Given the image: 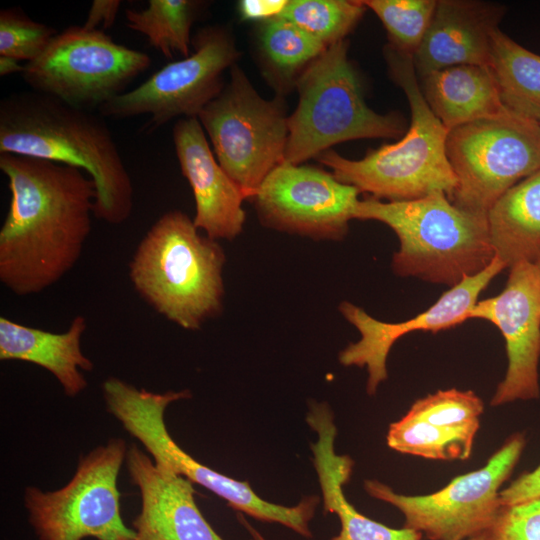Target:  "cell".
<instances>
[{"mask_svg": "<svg viewBox=\"0 0 540 540\" xmlns=\"http://www.w3.org/2000/svg\"><path fill=\"white\" fill-rule=\"evenodd\" d=\"M345 39L328 47L301 75L298 104L289 115L285 162L298 165L335 144L366 138H398L404 122L367 106L347 55Z\"/></svg>", "mask_w": 540, "mask_h": 540, "instance_id": "52a82bcc", "label": "cell"}, {"mask_svg": "<svg viewBox=\"0 0 540 540\" xmlns=\"http://www.w3.org/2000/svg\"><path fill=\"white\" fill-rule=\"evenodd\" d=\"M256 49L266 82L277 96L285 97L327 48L288 20L277 17L258 23Z\"/></svg>", "mask_w": 540, "mask_h": 540, "instance_id": "cb8c5ba5", "label": "cell"}, {"mask_svg": "<svg viewBox=\"0 0 540 540\" xmlns=\"http://www.w3.org/2000/svg\"><path fill=\"white\" fill-rule=\"evenodd\" d=\"M486 216L495 256L506 268L540 264V170L508 189Z\"/></svg>", "mask_w": 540, "mask_h": 540, "instance_id": "603a6c76", "label": "cell"}, {"mask_svg": "<svg viewBox=\"0 0 540 540\" xmlns=\"http://www.w3.org/2000/svg\"><path fill=\"white\" fill-rule=\"evenodd\" d=\"M487 533L491 540H540V497L502 506Z\"/></svg>", "mask_w": 540, "mask_h": 540, "instance_id": "1f68e13d", "label": "cell"}, {"mask_svg": "<svg viewBox=\"0 0 540 540\" xmlns=\"http://www.w3.org/2000/svg\"><path fill=\"white\" fill-rule=\"evenodd\" d=\"M125 462L141 497L134 540H224L198 508L190 480L157 466L135 443Z\"/></svg>", "mask_w": 540, "mask_h": 540, "instance_id": "e0dca14e", "label": "cell"}, {"mask_svg": "<svg viewBox=\"0 0 540 540\" xmlns=\"http://www.w3.org/2000/svg\"><path fill=\"white\" fill-rule=\"evenodd\" d=\"M516 433L480 469L455 477L444 488L427 495H403L377 480H365L373 498L397 508L403 527L429 540H467L487 532L502 508L500 488L509 478L525 447Z\"/></svg>", "mask_w": 540, "mask_h": 540, "instance_id": "7c38bea8", "label": "cell"}, {"mask_svg": "<svg viewBox=\"0 0 540 540\" xmlns=\"http://www.w3.org/2000/svg\"><path fill=\"white\" fill-rule=\"evenodd\" d=\"M505 264L497 257L481 272L451 287L428 309L406 321H379L362 308L343 301L339 311L357 328L361 338L350 343L338 356L343 366L366 367V390L374 395L380 383L387 379L386 360L393 344L402 336L417 330L436 333L457 326L468 319L480 293L497 276Z\"/></svg>", "mask_w": 540, "mask_h": 540, "instance_id": "2e32d148", "label": "cell"}, {"mask_svg": "<svg viewBox=\"0 0 540 540\" xmlns=\"http://www.w3.org/2000/svg\"><path fill=\"white\" fill-rule=\"evenodd\" d=\"M120 6V0L92 1L86 21L82 26L88 30L105 32L115 23Z\"/></svg>", "mask_w": 540, "mask_h": 540, "instance_id": "e575fe53", "label": "cell"}, {"mask_svg": "<svg viewBox=\"0 0 540 540\" xmlns=\"http://www.w3.org/2000/svg\"><path fill=\"white\" fill-rule=\"evenodd\" d=\"M354 219L376 220L397 235L392 270L451 287L484 270L495 258L487 216L455 206L444 192L408 201L359 200Z\"/></svg>", "mask_w": 540, "mask_h": 540, "instance_id": "5b68a950", "label": "cell"}, {"mask_svg": "<svg viewBox=\"0 0 540 540\" xmlns=\"http://www.w3.org/2000/svg\"><path fill=\"white\" fill-rule=\"evenodd\" d=\"M384 25L389 45L413 56L432 20L435 0H361Z\"/></svg>", "mask_w": 540, "mask_h": 540, "instance_id": "f1b7e54d", "label": "cell"}, {"mask_svg": "<svg viewBox=\"0 0 540 540\" xmlns=\"http://www.w3.org/2000/svg\"><path fill=\"white\" fill-rule=\"evenodd\" d=\"M57 34L55 28L31 19L21 8L0 11V56L31 62Z\"/></svg>", "mask_w": 540, "mask_h": 540, "instance_id": "f546056e", "label": "cell"}, {"mask_svg": "<svg viewBox=\"0 0 540 540\" xmlns=\"http://www.w3.org/2000/svg\"><path fill=\"white\" fill-rule=\"evenodd\" d=\"M86 318L77 315L69 328L54 333L0 317V360H18L50 372L68 397H76L88 385L81 370L90 372L93 362L81 350Z\"/></svg>", "mask_w": 540, "mask_h": 540, "instance_id": "44dd1931", "label": "cell"}, {"mask_svg": "<svg viewBox=\"0 0 540 540\" xmlns=\"http://www.w3.org/2000/svg\"><path fill=\"white\" fill-rule=\"evenodd\" d=\"M306 421L317 434V441L310 446L324 511L337 515L340 521V532L330 540H421L420 532L386 526L361 514L347 500L343 486L350 480L354 461L335 451L337 428L327 403H313Z\"/></svg>", "mask_w": 540, "mask_h": 540, "instance_id": "ffe728a7", "label": "cell"}, {"mask_svg": "<svg viewBox=\"0 0 540 540\" xmlns=\"http://www.w3.org/2000/svg\"><path fill=\"white\" fill-rule=\"evenodd\" d=\"M238 518L240 522L246 527V529L249 531L252 540H266L256 529H254L250 523L245 520V518L242 516V514L238 515Z\"/></svg>", "mask_w": 540, "mask_h": 540, "instance_id": "8d00e7d4", "label": "cell"}, {"mask_svg": "<svg viewBox=\"0 0 540 540\" xmlns=\"http://www.w3.org/2000/svg\"><path fill=\"white\" fill-rule=\"evenodd\" d=\"M488 67L504 107L540 123V55L497 28L492 33Z\"/></svg>", "mask_w": 540, "mask_h": 540, "instance_id": "d4e9b609", "label": "cell"}, {"mask_svg": "<svg viewBox=\"0 0 540 540\" xmlns=\"http://www.w3.org/2000/svg\"><path fill=\"white\" fill-rule=\"evenodd\" d=\"M467 540H491L490 536L488 535L487 532L481 534V535H478V536H475V537H472V538H469Z\"/></svg>", "mask_w": 540, "mask_h": 540, "instance_id": "74e56055", "label": "cell"}, {"mask_svg": "<svg viewBox=\"0 0 540 540\" xmlns=\"http://www.w3.org/2000/svg\"><path fill=\"white\" fill-rule=\"evenodd\" d=\"M540 265V264H539Z\"/></svg>", "mask_w": 540, "mask_h": 540, "instance_id": "f35d334b", "label": "cell"}, {"mask_svg": "<svg viewBox=\"0 0 540 540\" xmlns=\"http://www.w3.org/2000/svg\"><path fill=\"white\" fill-rule=\"evenodd\" d=\"M176 157L195 200V226L214 240H233L243 230L246 199L220 166L197 118H179L172 128Z\"/></svg>", "mask_w": 540, "mask_h": 540, "instance_id": "ac0fdd59", "label": "cell"}, {"mask_svg": "<svg viewBox=\"0 0 540 540\" xmlns=\"http://www.w3.org/2000/svg\"><path fill=\"white\" fill-rule=\"evenodd\" d=\"M30 156L79 168L96 186L93 215L124 223L134 190L104 117L33 90L0 101V154Z\"/></svg>", "mask_w": 540, "mask_h": 540, "instance_id": "7a4b0ae2", "label": "cell"}, {"mask_svg": "<svg viewBox=\"0 0 540 540\" xmlns=\"http://www.w3.org/2000/svg\"><path fill=\"white\" fill-rule=\"evenodd\" d=\"M365 9L361 0H288L279 17L328 48L345 40Z\"/></svg>", "mask_w": 540, "mask_h": 540, "instance_id": "83f0119b", "label": "cell"}, {"mask_svg": "<svg viewBox=\"0 0 540 540\" xmlns=\"http://www.w3.org/2000/svg\"><path fill=\"white\" fill-rule=\"evenodd\" d=\"M102 391L107 411L145 447L157 466L205 487L238 512L312 537L309 523L319 502L317 496L305 497L291 507L268 502L247 481L233 479L198 462L174 441L166 427L165 411L171 403L189 399V390L155 393L109 377L103 382Z\"/></svg>", "mask_w": 540, "mask_h": 540, "instance_id": "8992f818", "label": "cell"}, {"mask_svg": "<svg viewBox=\"0 0 540 540\" xmlns=\"http://www.w3.org/2000/svg\"><path fill=\"white\" fill-rule=\"evenodd\" d=\"M288 0H241L237 4L240 18L258 23L281 15Z\"/></svg>", "mask_w": 540, "mask_h": 540, "instance_id": "836d02e7", "label": "cell"}, {"mask_svg": "<svg viewBox=\"0 0 540 540\" xmlns=\"http://www.w3.org/2000/svg\"><path fill=\"white\" fill-rule=\"evenodd\" d=\"M483 401L471 390H439L415 401L406 416L439 426L459 427L480 423Z\"/></svg>", "mask_w": 540, "mask_h": 540, "instance_id": "4dcf8cb0", "label": "cell"}, {"mask_svg": "<svg viewBox=\"0 0 540 540\" xmlns=\"http://www.w3.org/2000/svg\"><path fill=\"white\" fill-rule=\"evenodd\" d=\"M192 53L172 61L136 88L98 109L102 117L127 119L150 115L144 130L152 132L174 118H198L223 89L224 72L237 64L240 51L226 26L210 25L192 36Z\"/></svg>", "mask_w": 540, "mask_h": 540, "instance_id": "4fadbf2b", "label": "cell"}, {"mask_svg": "<svg viewBox=\"0 0 540 540\" xmlns=\"http://www.w3.org/2000/svg\"><path fill=\"white\" fill-rule=\"evenodd\" d=\"M505 8L473 0H439L412 56L418 78L455 65H489L492 33Z\"/></svg>", "mask_w": 540, "mask_h": 540, "instance_id": "d6986e66", "label": "cell"}, {"mask_svg": "<svg viewBox=\"0 0 540 540\" xmlns=\"http://www.w3.org/2000/svg\"><path fill=\"white\" fill-rule=\"evenodd\" d=\"M384 57L393 81L403 90L411 111L407 132L397 142L369 150L352 160L334 150L316 159L341 182L377 199L408 201L435 192L450 197L457 179L446 152L447 128L428 106L411 55L389 44Z\"/></svg>", "mask_w": 540, "mask_h": 540, "instance_id": "3957f363", "label": "cell"}, {"mask_svg": "<svg viewBox=\"0 0 540 540\" xmlns=\"http://www.w3.org/2000/svg\"><path fill=\"white\" fill-rule=\"evenodd\" d=\"M470 318L491 322L505 340L508 367L490 405L538 399L540 265L523 262L511 266L503 291L477 301L468 313Z\"/></svg>", "mask_w": 540, "mask_h": 540, "instance_id": "9a60e30c", "label": "cell"}, {"mask_svg": "<svg viewBox=\"0 0 540 540\" xmlns=\"http://www.w3.org/2000/svg\"><path fill=\"white\" fill-rule=\"evenodd\" d=\"M24 65L20 61L7 56H0V76H7L13 73H22Z\"/></svg>", "mask_w": 540, "mask_h": 540, "instance_id": "d590c367", "label": "cell"}, {"mask_svg": "<svg viewBox=\"0 0 540 540\" xmlns=\"http://www.w3.org/2000/svg\"><path fill=\"white\" fill-rule=\"evenodd\" d=\"M128 448L122 438H111L81 456L70 481L44 492L28 486L24 504L39 540H134L120 514L118 475Z\"/></svg>", "mask_w": 540, "mask_h": 540, "instance_id": "30bf717a", "label": "cell"}, {"mask_svg": "<svg viewBox=\"0 0 540 540\" xmlns=\"http://www.w3.org/2000/svg\"><path fill=\"white\" fill-rule=\"evenodd\" d=\"M288 118L284 97H261L237 64L218 96L199 113L217 161L246 199L285 162Z\"/></svg>", "mask_w": 540, "mask_h": 540, "instance_id": "ba28073f", "label": "cell"}, {"mask_svg": "<svg viewBox=\"0 0 540 540\" xmlns=\"http://www.w3.org/2000/svg\"><path fill=\"white\" fill-rule=\"evenodd\" d=\"M446 152L457 179L448 199L487 215L508 189L540 170V123L505 108L450 130Z\"/></svg>", "mask_w": 540, "mask_h": 540, "instance_id": "9c48e42d", "label": "cell"}, {"mask_svg": "<svg viewBox=\"0 0 540 540\" xmlns=\"http://www.w3.org/2000/svg\"><path fill=\"white\" fill-rule=\"evenodd\" d=\"M206 4L197 0H149L144 9L125 11L126 26L143 34L166 58L176 54L185 58L192 53V25Z\"/></svg>", "mask_w": 540, "mask_h": 540, "instance_id": "484cf974", "label": "cell"}, {"mask_svg": "<svg viewBox=\"0 0 540 540\" xmlns=\"http://www.w3.org/2000/svg\"><path fill=\"white\" fill-rule=\"evenodd\" d=\"M359 193L321 168L283 162L252 200L267 228L314 240H341L354 219Z\"/></svg>", "mask_w": 540, "mask_h": 540, "instance_id": "5bb4252c", "label": "cell"}, {"mask_svg": "<svg viewBox=\"0 0 540 540\" xmlns=\"http://www.w3.org/2000/svg\"><path fill=\"white\" fill-rule=\"evenodd\" d=\"M150 66L147 53L118 44L103 31L74 25L25 63L21 75L31 90L92 112L125 93Z\"/></svg>", "mask_w": 540, "mask_h": 540, "instance_id": "8fae6325", "label": "cell"}, {"mask_svg": "<svg viewBox=\"0 0 540 540\" xmlns=\"http://www.w3.org/2000/svg\"><path fill=\"white\" fill-rule=\"evenodd\" d=\"M480 423L459 427L439 426L404 415L390 424L388 446L400 453L438 460L470 457Z\"/></svg>", "mask_w": 540, "mask_h": 540, "instance_id": "4316f807", "label": "cell"}, {"mask_svg": "<svg viewBox=\"0 0 540 540\" xmlns=\"http://www.w3.org/2000/svg\"><path fill=\"white\" fill-rule=\"evenodd\" d=\"M499 495L502 506L540 497V464L534 470L523 473L515 479L501 490Z\"/></svg>", "mask_w": 540, "mask_h": 540, "instance_id": "d6a6232c", "label": "cell"}, {"mask_svg": "<svg viewBox=\"0 0 540 540\" xmlns=\"http://www.w3.org/2000/svg\"><path fill=\"white\" fill-rule=\"evenodd\" d=\"M10 203L0 228V281L17 296L53 286L78 262L91 232L96 186L83 170L3 153Z\"/></svg>", "mask_w": 540, "mask_h": 540, "instance_id": "6da1fadb", "label": "cell"}, {"mask_svg": "<svg viewBox=\"0 0 540 540\" xmlns=\"http://www.w3.org/2000/svg\"><path fill=\"white\" fill-rule=\"evenodd\" d=\"M420 79L428 106L448 131L505 109L488 66L455 65Z\"/></svg>", "mask_w": 540, "mask_h": 540, "instance_id": "7402d4cb", "label": "cell"}, {"mask_svg": "<svg viewBox=\"0 0 540 540\" xmlns=\"http://www.w3.org/2000/svg\"><path fill=\"white\" fill-rule=\"evenodd\" d=\"M226 256L180 210L164 213L140 241L129 277L141 298L185 330H198L223 309Z\"/></svg>", "mask_w": 540, "mask_h": 540, "instance_id": "277c9868", "label": "cell"}]
</instances>
